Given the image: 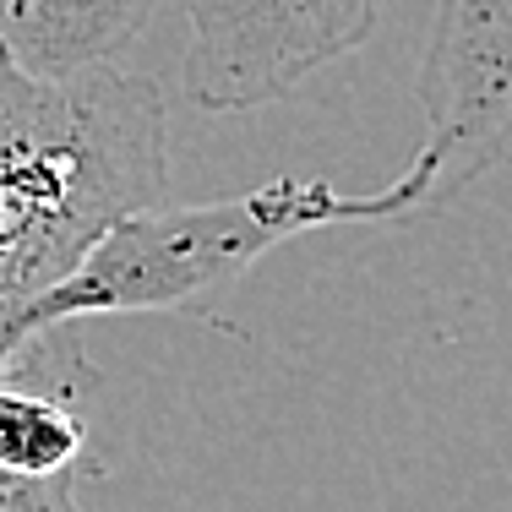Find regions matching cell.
<instances>
[{"mask_svg": "<svg viewBox=\"0 0 512 512\" xmlns=\"http://www.w3.org/2000/svg\"><path fill=\"white\" fill-rule=\"evenodd\" d=\"M186 17L180 77L213 115L284 99L316 66L371 39L382 0H175ZM436 197L463 191L512 148V0H442L420 60Z\"/></svg>", "mask_w": 512, "mask_h": 512, "instance_id": "6da1fadb", "label": "cell"}, {"mask_svg": "<svg viewBox=\"0 0 512 512\" xmlns=\"http://www.w3.org/2000/svg\"><path fill=\"white\" fill-rule=\"evenodd\" d=\"M164 93L104 71L39 82L0 55V376L22 355V316L115 218L164 197Z\"/></svg>", "mask_w": 512, "mask_h": 512, "instance_id": "7a4b0ae2", "label": "cell"}, {"mask_svg": "<svg viewBox=\"0 0 512 512\" xmlns=\"http://www.w3.org/2000/svg\"><path fill=\"white\" fill-rule=\"evenodd\" d=\"M436 202V169L420 153L398 180L371 197L327 186L306 175H278L240 197L213 202H148L115 218L71 273L50 284L22 316V349L50 327H71L82 316H131V311H169L224 284H240L267 251L311 229L344 224H393L414 207Z\"/></svg>", "mask_w": 512, "mask_h": 512, "instance_id": "3957f363", "label": "cell"}, {"mask_svg": "<svg viewBox=\"0 0 512 512\" xmlns=\"http://www.w3.org/2000/svg\"><path fill=\"white\" fill-rule=\"evenodd\" d=\"M153 0H0V55L39 82L120 71Z\"/></svg>", "mask_w": 512, "mask_h": 512, "instance_id": "277c9868", "label": "cell"}, {"mask_svg": "<svg viewBox=\"0 0 512 512\" xmlns=\"http://www.w3.org/2000/svg\"><path fill=\"white\" fill-rule=\"evenodd\" d=\"M82 447H88L82 420L60 398L22 393L0 376V469L33 474V480L77 474Z\"/></svg>", "mask_w": 512, "mask_h": 512, "instance_id": "5b68a950", "label": "cell"}, {"mask_svg": "<svg viewBox=\"0 0 512 512\" xmlns=\"http://www.w3.org/2000/svg\"><path fill=\"white\" fill-rule=\"evenodd\" d=\"M0 512H82V502H77V474H50V480H33V474L0 469Z\"/></svg>", "mask_w": 512, "mask_h": 512, "instance_id": "8992f818", "label": "cell"}]
</instances>
